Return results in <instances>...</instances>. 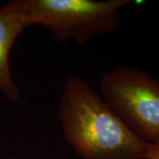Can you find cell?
Instances as JSON below:
<instances>
[{"label": "cell", "instance_id": "1", "mask_svg": "<svg viewBox=\"0 0 159 159\" xmlns=\"http://www.w3.org/2000/svg\"><path fill=\"white\" fill-rule=\"evenodd\" d=\"M57 118L66 142L82 159H145L148 142L137 137L79 76L65 81Z\"/></svg>", "mask_w": 159, "mask_h": 159}, {"label": "cell", "instance_id": "3", "mask_svg": "<svg viewBox=\"0 0 159 159\" xmlns=\"http://www.w3.org/2000/svg\"><path fill=\"white\" fill-rule=\"evenodd\" d=\"M100 96L143 142L159 139V80L135 67L119 66L102 76Z\"/></svg>", "mask_w": 159, "mask_h": 159}, {"label": "cell", "instance_id": "7", "mask_svg": "<svg viewBox=\"0 0 159 159\" xmlns=\"http://www.w3.org/2000/svg\"><path fill=\"white\" fill-rule=\"evenodd\" d=\"M158 12H159V11H158Z\"/></svg>", "mask_w": 159, "mask_h": 159}, {"label": "cell", "instance_id": "6", "mask_svg": "<svg viewBox=\"0 0 159 159\" xmlns=\"http://www.w3.org/2000/svg\"><path fill=\"white\" fill-rule=\"evenodd\" d=\"M9 159H16V158H9Z\"/></svg>", "mask_w": 159, "mask_h": 159}, {"label": "cell", "instance_id": "2", "mask_svg": "<svg viewBox=\"0 0 159 159\" xmlns=\"http://www.w3.org/2000/svg\"><path fill=\"white\" fill-rule=\"evenodd\" d=\"M132 0H13L8 3L27 28L41 25L61 43L83 44L92 36L113 31L120 9Z\"/></svg>", "mask_w": 159, "mask_h": 159}, {"label": "cell", "instance_id": "4", "mask_svg": "<svg viewBox=\"0 0 159 159\" xmlns=\"http://www.w3.org/2000/svg\"><path fill=\"white\" fill-rule=\"evenodd\" d=\"M26 27L8 3L0 6V90L11 102H16L20 92L11 76L10 55L17 38Z\"/></svg>", "mask_w": 159, "mask_h": 159}, {"label": "cell", "instance_id": "5", "mask_svg": "<svg viewBox=\"0 0 159 159\" xmlns=\"http://www.w3.org/2000/svg\"><path fill=\"white\" fill-rule=\"evenodd\" d=\"M145 159H159V139L147 143Z\"/></svg>", "mask_w": 159, "mask_h": 159}]
</instances>
